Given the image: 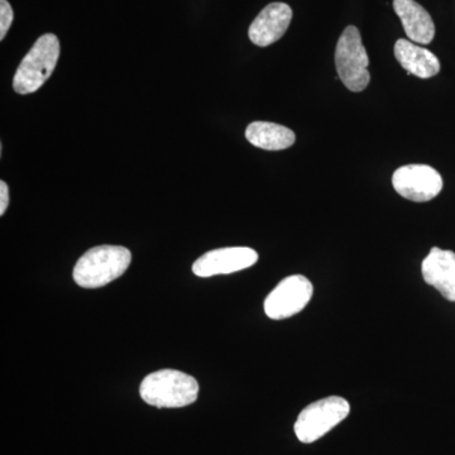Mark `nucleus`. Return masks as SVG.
<instances>
[{"label":"nucleus","instance_id":"obj_3","mask_svg":"<svg viewBox=\"0 0 455 455\" xmlns=\"http://www.w3.org/2000/svg\"><path fill=\"white\" fill-rule=\"evenodd\" d=\"M60 57V42L52 33L41 36L18 66L13 89L18 94H32L50 79Z\"/></svg>","mask_w":455,"mask_h":455},{"label":"nucleus","instance_id":"obj_12","mask_svg":"<svg viewBox=\"0 0 455 455\" xmlns=\"http://www.w3.org/2000/svg\"><path fill=\"white\" fill-rule=\"evenodd\" d=\"M395 57L407 74L415 75L420 79H430L440 71L438 57L431 51L412 44V41L398 40L395 44Z\"/></svg>","mask_w":455,"mask_h":455},{"label":"nucleus","instance_id":"obj_13","mask_svg":"<svg viewBox=\"0 0 455 455\" xmlns=\"http://www.w3.org/2000/svg\"><path fill=\"white\" fill-rule=\"evenodd\" d=\"M245 139L266 151H283L295 143L296 136L290 128L276 123L253 122L245 131Z\"/></svg>","mask_w":455,"mask_h":455},{"label":"nucleus","instance_id":"obj_2","mask_svg":"<svg viewBox=\"0 0 455 455\" xmlns=\"http://www.w3.org/2000/svg\"><path fill=\"white\" fill-rule=\"evenodd\" d=\"M199 383L190 374L161 370L148 374L140 386V395L148 405L158 409H178L196 403Z\"/></svg>","mask_w":455,"mask_h":455},{"label":"nucleus","instance_id":"obj_7","mask_svg":"<svg viewBox=\"0 0 455 455\" xmlns=\"http://www.w3.org/2000/svg\"><path fill=\"white\" fill-rule=\"evenodd\" d=\"M392 185L398 196L414 203H427L443 190V178L427 164H406L395 171Z\"/></svg>","mask_w":455,"mask_h":455},{"label":"nucleus","instance_id":"obj_9","mask_svg":"<svg viewBox=\"0 0 455 455\" xmlns=\"http://www.w3.org/2000/svg\"><path fill=\"white\" fill-rule=\"evenodd\" d=\"M292 9L284 3H271L253 20L248 36L254 44L267 47L280 40L289 28Z\"/></svg>","mask_w":455,"mask_h":455},{"label":"nucleus","instance_id":"obj_6","mask_svg":"<svg viewBox=\"0 0 455 455\" xmlns=\"http://www.w3.org/2000/svg\"><path fill=\"white\" fill-rule=\"evenodd\" d=\"M313 293V283L307 277L302 275L286 277L266 298V315L272 320H283L296 315L307 307Z\"/></svg>","mask_w":455,"mask_h":455},{"label":"nucleus","instance_id":"obj_4","mask_svg":"<svg viewBox=\"0 0 455 455\" xmlns=\"http://www.w3.org/2000/svg\"><path fill=\"white\" fill-rule=\"evenodd\" d=\"M370 59L362 44L357 27L349 26L341 33L335 49V68L341 83L350 92H361L370 84Z\"/></svg>","mask_w":455,"mask_h":455},{"label":"nucleus","instance_id":"obj_10","mask_svg":"<svg viewBox=\"0 0 455 455\" xmlns=\"http://www.w3.org/2000/svg\"><path fill=\"white\" fill-rule=\"evenodd\" d=\"M425 283L435 287L443 298L455 302V253L453 251L431 248L421 265Z\"/></svg>","mask_w":455,"mask_h":455},{"label":"nucleus","instance_id":"obj_14","mask_svg":"<svg viewBox=\"0 0 455 455\" xmlns=\"http://www.w3.org/2000/svg\"><path fill=\"white\" fill-rule=\"evenodd\" d=\"M13 20V9H12L11 4L7 0H0V40H4Z\"/></svg>","mask_w":455,"mask_h":455},{"label":"nucleus","instance_id":"obj_8","mask_svg":"<svg viewBox=\"0 0 455 455\" xmlns=\"http://www.w3.org/2000/svg\"><path fill=\"white\" fill-rule=\"evenodd\" d=\"M259 260V253L248 247H228L206 252L196 259L193 272L199 277L230 275L252 267Z\"/></svg>","mask_w":455,"mask_h":455},{"label":"nucleus","instance_id":"obj_11","mask_svg":"<svg viewBox=\"0 0 455 455\" xmlns=\"http://www.w3.org/2000/svg\"><path fill=\"white\" fill-rule=\"evenodd\" d=\"M394 9L409 40L421 44H429L434 40L435 25L419 3L415 0H394Z\"/></svg>","mask_w":455,"mask_h":455},{"label":"nucleus","instance_id":"obj_15","mask_svg":"<svg viewBox=\"0 0 455 455\" xmlns=\"http://www.w3.org/2000/svg\"><path fill=\"white\" fill-rule=\"evenodd\" d=\"M9 204V188L5 181H0V215H4Z\"/></svg>","mask_w":455,"mask_h":455},{"label":"nucleus","instance_id":"obj_1","mask_svg":"<svg viewBox=\"0 0 455 455\" xmlns=\"http://www.w3.org/2000/svg\"><path fill=\"white\" fill-rule=\"evenodd\" d=\"M132 262L130 250L121 245H99L83 254L74 267V281L83 289H100L123 276Z\"/></svg>","mask_w":455,"mask_h":455},{"label":"nucleus","instance_id":"obj_5","mask_svg":"<svg viewBox=\"0 0 455 455\" xmlns=\"http://www.w3.org/2000/svg\"><path fill=\"white\" fill-rule=\"evenodd\" d=\"M350 405L346 398L329 396L305 407L296 420V436L304 444H311L333 430L348 418Z\"/></svg>","mask_w":455,"mask_h":455}]
</instances>
